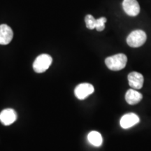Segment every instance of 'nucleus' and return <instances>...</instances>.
Listing matches in <instances>:
<instances>
[{
    "mask_svg": "<svg viewBox=\"0 0 151 151\" xmlns=\"http://www.w3.org/2000/svg\"><path fill=\"white\" fill-rule=\"evenodd\" d=\"M127 62V58L123 53H119L109 57L105 60L106 65L110 70L120 71L125 67Z\"/></svg>",
    "mask_w": 151,
    "mask_h": 151,
    "instance_id": "nucleus-1",
    "label": "nucleus"
},
{
    "mask_svg": "<svg viewBox=\"0 0 151 151\" xmlns=\"http://www.w3.org/2000/svg\"><path fill=\"white\" fill-rule=\"evenodd\" d=\"M146 34L141 29H137L132 32L127 38V43L132 48H139L146 43Z\"/></svg>",
    "mask_w": 151,
    "mask_h": 151,
    "instance_id": "nucleus-2",
    "label": "nucleus"
},
{
    "mask_svg": "<svg viewBox=\"0 0 151 151\" xmlns=\"http://www.w3.org/2000/svg\"><path fill=\"white\" fill-rule=\"evenodd\" d=\"M51 56L48 54H42L38 56L33 63V69L35 72L41 73L45 72L52 64Z\"/></svg>",
    "mask_w": 151,
    "mask_h": 151,
    "instance_id": "nucleus-3",
    "label": "nucleus"
},
{
    "mask_svg": "<svg viewBox=\"0 0 151 151\" xmlns=\"http://www.w3.org/2000/svg\"><path fill=\"white\" fill-rule=\"evenodd\" d=\"M94 91V88L92 85L90 83H81L79 84L75 88L74 93L76 97L78 99L83 100L87 98L88 96L92 94Z\"/></svg>",
    "mask_w": 151,
    "mask_h": 151,
    "instance_id": "nucleus-4",
    "label": "nucleus"
},
{
    "mask_svg": "<svg viewBox=\"0 0 151 151\" xmlns=\"http://www.w3.org/2000/svg\"><path fill=\"white\" fill-rule=\"evenodd\" d=\"M122 8L128 16L134 17L140 13V6L137 0H123Z\"/></svg>",
    "mask_w": 151,
    "mask_h": 151,
    "instance_id": "nucleus-5",
    "label": "nucleus"
},
{
    "mask_svg": "<svg viewBox=\"0 0 151 151\" xmlns=\"http://www.w3.org/2000/svg\"><path fill=\"white\" fill-rule=\"evenodd\" d=\"M140 122L139 117L135 113H130L124 115L120 119V126L123 129H129Z\"/></svg>",
    "mask_w": 151,
    "mask_h": 151,
    "instance_id": "nucleus-6",
    "label": "nucleus"
},
{
    "mask_svg": "<svg viewBox=\"0 0 151 151\" xmlns=\"http://www.w3.org/2000/svg\"><path fill=\"white\" fill-rule=\"evenodd\" d=\"M14 37L13 30L6 24L0 25V44L7 45L11 42Z\"/></svg>",
    "mask_w": 151,
    "mask_h": 151,
    "instance_id": "nucleus-7",
    "label": "nucleus"
},
{
    "mask_svg": "<svg viewBox=\"0 0 151 151\" xmlns=\"http://www.w3.org/2000/svg\"><path fill=\"white\" fill-rule=\"evenodd\" d=\"M127 78L129 86L133 89L139 90L143 87L144 79L141 73L133 71L128 75Z\"/></svg>",
    "mask_w": 151,
    "mask_h": 151,
    "instance_id": "nucleus-8",
    "label": "nucleus"
},
{
    "mask_svg": "<svg viewBox=\"0 0 151 151\" xmlns=\"http://www.w3.org/2000/svg\"><path fill=\"white\" fill-rule=\"evenodd\" d=\"M16 111L12 109H6L0 113V122L4 125H10L16 120Z\"/></svg>",
    "mask_w": 151,
    "mask_h": 151,
    "instance_id": "nucleus-9",
    "label": "nucleus"
},
{
    "mask_svg": "<svg viewBox=\"0 0 151 151\" xmlns=\"http://www.w3.org/2000/svg\"><path fill=\"white\" fill-rule=\"evenodd\" d=\"M143 98V95L140 92L136 91L134 89L127 90L125 94L126 101L130 105H135L139 103Z\"/></svg>",
    "mask_w": 151,
    "mask_h": 151,
    "instance_id": "nucleus-10",
    "label": "nucleus"
},
{
    "mask_svg": "<svg viewBox=\"0 0 151 151\" xmlns=\"http://www.w3.org/2000/svg\"><path fill=\"white\" fill-rule=\"evenodd\" d=\"M88 139L92 145L96 147L100 146L103 142L102 137H101V134L96 131L90 132L88 135Z\"/></svg>",
    "mask_w": 151,
    "mask_h": 151,
    "instance_id": "nucleus-11",
    "label": "nucleus"
},
{
    "mask_svg": "<svg viewBox=\"0 0 151 151\" xmlns=\"http://www.w3.org/2000/svg\"><path fill=\"white\" fill-rule=\"evenodd\" d=\"M86 24L87 28L89 29H93L96 28V22H97V19L94 18L92 15H87L85 18Z\"/></svg>",
    "mask_w": 151,
    "mask_h": 151,
    "instance_id": "nucleus-12",
    "label": "nucleus"
},
{
    "mask_svg": "<svg viewBox=\"0 0 151 151\" xmlns=\"http://www.w3.org/2000/svg\"><path fill=\"white\" fill-rule=\"evenodd\" d=\"M106 18L105 17H101L97 19V22H96V28L95 29L98 32H101L104 29L105 23L106 22Z\"/></svg>",
    "mask_w": 151,
    "mask_h": 151,
    "instance_id": "nucleus-13",
    "label": "nucleus"
}]
</instances>
